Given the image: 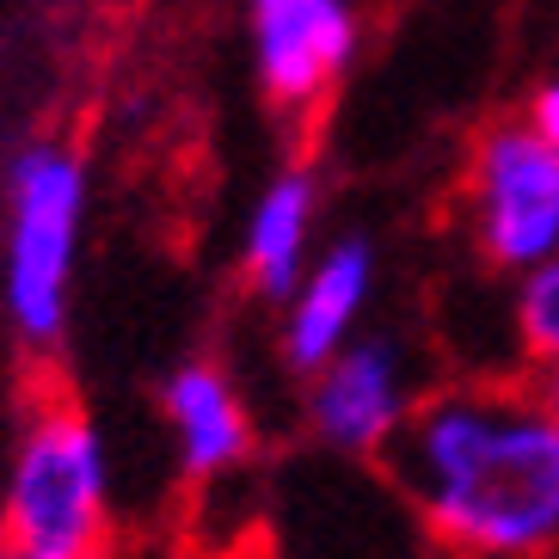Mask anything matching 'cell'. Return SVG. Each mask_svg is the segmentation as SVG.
Wrapping results in <instances>:
<instances>
[{"mask_svg": "<svg viewBox=\"0 0 559 559\" xmlns=\"http://www.w3.org/2000/svg\"><path fill=\"white\" fill-rule=\"evenodd\" d=\"M388 467L437 554L559 559V418L535 381L430 388Z\"/></svg>", "mask_w": 559, "mask_h": 559, "instance_id": "1", "label": "cell"}, {"mask_svg": "<svg viewBox=\"0 0 559 559\" xmlns=\"http://www.w3.org/2000/svg\"><path fill=\"white\" fill-rule=\"evenodd\" d=\"M111 535V455L81 400L37 381L0 479V554H99Z\"/></svg>", "mask_w": 559, "mask_h": 559, "instance_id": "2", "label": "cell"}, {"mask_svg": "<svg viewBox=\"0 0 559 559\" xmlns=\"http://www.w3.org/2000/svg\"><path fill=\"white\" fill-rule=\"evenodd\" d=\"M93 173L74 142H25L7 160V234H0V301L19 345L56 350L68 326V289L86 234Z\"/></svg>", "mask_w": 559, "mask_h": 559, "instance_id": "3", "label": "cell"}, {"mask_svg": "<svg viewBox=\"0 0 559 559\" xmlns=\"http://www.w3.org/2000/svg\"><path fill=\"white\" fill-rule=\"evenodd\" d=\"M455 198L467 247L498 277H523L559 259V148L528 130L523 111L492 117L467 135Z\"/></svg>", "mask_w": 559, "mask_h": 559, "instance_id": "4", "label": "cell"}, {"mask_svg": "<svg viewBox=\"0 0 559 559\" xmlns=\"http://www.w3.org/2000/svg\"><path fill=\"white\" fill-rule=\"evenodd\" d=\"M425 394L400 338L357 332L332 362L301 376V430L345 461H388Z\"/></svg>", "mask_w": 559, "mask_h": 559, "instance_id": "5", "label": "cell"}, {"mask_svg": "<svg viewBox=\"0 0 559 559\" xmlns=\"http://www.w3.org/2000/svg\"><path fill=\"white\" fill-rule=\"evenodd\" d=\"M252 81L283 123H313L362 50L357 0H247Z\"/></svg>", "mask_w": 559, "mask_h": 559, "instance_id": "6", "label": "cell"}, {"mask_svg": "<svg viewBox=\"0 0 559 559\" xmlns=\"http://www.w3.org/2000/svg\"><path fill=\"white\" fill-rule=\"evenodd\" d=\"M376 277H381V252L362 234H338L313 252L308 277L283 301V332H277V350L296 376H313L320 362H332L357 338L362 313L376 301Z\"/></svg>", "mask_w": 559, "mask_h": 559, "instance_id": "7", "label": "cell"}, {"mask_svg": "<svg viewBox=\"0 0 559 559\" xmlns=\"http://www.w3.org/2000/svg\"><path fill=\"white\" fill-rule=\"evenodd\" d=\"M160 412H166V430H173L179 474L198 479V486L203 479H228L259 449V425H252L247 394L215 357L173 362L160 381Z\"/></svg>", "mask_w": 559, "mask_h": 559, "instance_id": "8", "label": "cell"}, {"mask_svg": "<svg viewBox=\"0 0 559 559\" xmlns=\"http://www.w3.org/2000/svg\"><path fill=\"white\" fill-rule=\"evenodd\" d=\"M313 234H320V173L308 160L277 166L264 191L252 198L247 228H240V283L259 301H289L313 264Z\"/></svg>", "mask_w": 559, "mask_h": 559, "instance_id": "9", "label": "cell"}, {"mask_svg": "<svg viewBox=\"0 0 559 559\" xmlns=\"http://www.w3.org/2000/svg\"><path fill=\"white\" fill-rule=\"evenodd\" d=\"M510 332H516V350H523L528 376H554L559 369V259H547L516 277Z\"/></svg>", "mask_w": 559, "mask_h": 559, "instance_id": "10", "label": "cell"}, {"mask_svg": "<svg viewBox=\"0 0 559 559\" xmlns=\"http://www.w3.org/2000/svg\"><path fill=\"white\" fill-rule=\"evenodd\" d=\"M523 117H528V130H535V135H547V142L559 148V68H554V74H542V81L528 86Z\"/></svg>", "mask_w": 559, "mask_h": 559, "instance_id": "11", "label": "cell"}, {"mask_svg": "<svg viewBox=\"0 0 559 559\" xmlns=\"http://www.w3.org/2000/svg\"><path fill=\"white\" fill-rule=\"evenodd\" d=\"M535 388H542V400L554 406V418H559V369H554V376H535Z\"/></svg>", "mask_w": 559, "mask_h": 559, "instance_id": "12", "label": "cell"}, {"mask_svg": "<svg viewBox=\"0 0 559 559\" xmlns=\"http://www.w3.org/2000/svg\"><path fill=\"white\" fill-rule=\"evenodd\" d=\"M0 559H99V554H0Z\"/></svg>", "mask_w": 559, "mask_h": 559, "instance_id": "13", "label": "cell"}, {"mask_svg": "<svg viewBox=\"0 0 559 559\" xmlns=\"http://www.w3.org/2000/svg\"><path fill=\"white\" fill-rule=\"evenodd\" d=\"M62 7H68V0H62Z\"/></svg>", "mask_w": 559, "mask_h": 559, "instance_id": "14", "label": "cell"}]
</instances>
